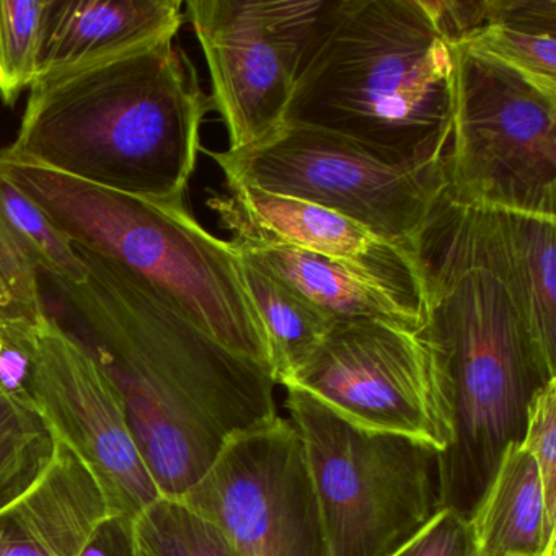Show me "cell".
Listing matches in <instances>:
<instances>
[{
	"label": "cell",
	"instance_id": "44dd1931",
	"mask_svg": "<svg viewBox=\"0 0 556 556\" xmlns=\"http://www.w3.org/2000/svg\"><path fill=\"white\" fill-rule=\"evenodd\" d=\"M54 451L56 435L35 403L0 387V509L37 483Z\"/></svg>",
	"mask_w": 556,
	"mask_h": 556
},
{
	"label": "cell",
	"instance_id": "ac0fdd59",
	"mask_svg": "<svg viewBox=\"0 0 556 556\" xmlns=\"http://www.w3.org/2000/svg\"><path fill=\"white\" fill-rule=\"evenodd\" d=\"M233 245V243H232ZM233 249L250 256L276 278L320 308L331 321L377 320L418 331L422 320L406 311L372 278L338 260L285 247Z\"/></svg>",
	"mask_w": 556,
	"mask_h": 556
},
{
	"label": "cell",
	"instance_id": "9c48e42d",
	"mask_svg": "<svg viewBox=\"0 0 556 556\" xmlns=\"http://www.w3.org/2000/svg\"><path fill=\"white\" fill-rule=\"evenodd\" d=\"M334 0H188L229 151L250 148L285 123L299 74Z\"/></svg>",
	"mask_w": 556,
	"mask_h": 556
},
{
	"label": "cell",
	"instance_id": "277c9868",
	"mask_svg": "<svg viewBox=\"0 0 556 556\" xmlns=\"http://www.w3.org/2000/svg\"><path fill=\"white\" fill-rule=\"evenodd\" d=\"M418 334L434 354L451 403L441 452L444 507L470 519L510 444H522L529 406L556 380L519 305L500 278L419 239Z\"/></svg>",
	"mask_w": 556,
	"mask_h": 556
},
{
	"label": "cell",
	"instance_id": "5b68a950",
	"mask_svg": "<svg viewBox=\"0 0 556 556\" xmlns=\"http://www.w3.org/2000/svg\"><path fill=\"white\" fill-rule=\"evenodd\" d=\"M0 180L34 201L76 249L144 279L207 337L271 372L268 340L239 252L204 229L187 201L129 197L4 152Z\"/></svg>",
	"mask_w": 556,
	"mask_h": 556
},
{
	"label": "cell",
	"instance_id": "30bf717a",
	"mask_svg": "<svg viewBox=\"0 0 556 556\" xmlns=\"http://www.w3.org/2000/svg\"><path fill=\"white\" fill-rule=\"evenodd\" d=\"M367 431L445 451L452 438L447 382L418 331L377 320L334 321L281 383Z\"/></svg>",
	"mask_w": 556,
	"mask_h": 556
},
{
	"label": "cell",
	"instance_id": "83f0119b",
	"mask_svg": "<svg viewBox=\"0 0 556 556\" xmlns=\"http://www.w3.org/2000/svg\"><path fill=\"white\" fill-rule=\"evenodd\" d=\"M83 556H136L135 529L128 517H110L97 530Z\"/></svg>",
	"mask_w": 556,
	"mask_h": 556
},
{
	"label": "cell",
	"instance_id": "4fadbf2b",
	"mask_svg": "<svg viewBox=\"0 0 556 556\" xmlns=\"http://www.w3.org/2000/svg\"><path fill=\"white\" fill-rule=\"evenodd\" d=\"M226 190L224 194L213 193L207 206L220 226L232 233L233 245L285 247L348 263L379 282L422 320L421 281L412 256L317 204L243 184H226Z\"/></svg>",
	"mask_w": 556,
	"mask_h": 556
},
{
	"label": "cell",
	"instance_id": "603a6c76",
	"mask_svg": "<svg viewBox=\"0 0 556 556\" xmlns=\"http://www.w3.org/2000/svg\"><path fill=\"white\" fill-rule=\"evenodd\" d=\"M48 0H0V100L12 106L40 76Z\"/></svg>",
	"mask_w": 556,
	"mask_h": 556
},
{
	"label": "cell",
	"instance_id": "8992f818",
	"mask_svg": "<svg viewBox=\"0 0 556 556\" xmlns=\"http://www.w3.org/2000/svg\"><path fill=\"white\" fill-rule=\"evenodd\" d=\"M286 390L328 556H390L444 507L434 445L357 428L307 393Z\"/></svg>",
	"mask_w": 556,
	"mask_h": 556
},
{
	"label": "cell",
	"instance_id": "5bb4252c",
	"mask_svg": "<svg viewBox=\"0 0 556 556\" xmlns=\"http://www.w3.org/2000/svg\"><path fill=\"white\" fill-rule=\"evenodd\" d=\"M556 219L480 210L439 197L419 239L506 285L549 363L556 364ZM418 239V240H419Z\"/></svg>",
	"mask_w": 556,
	"mask_h": 556
},
{
	"label": "cell",
	"instance_id": "cb8c5ba5",
	"mask_svg": "<svg viewBox=\"0 0 556 556\" xmlns=\"http://www.w3.org/2000/svg\"><path fill=\"white\" fill-rule=\"evenodd\" d=\"M0 207L35 265L48 278L71 285L87 281L89 271L76 247L34 201L5 180H0Z\"/></svg>",
	"mask_w": 556,
	"mask_h": 556
},
{
	"label": "cell",
	"instance_id": "7402d4cb",
	"mask_svg": "<svg viewBox=\"0 0 556 556\" xmlns=\"http://www.w3.org/2000/svg\"><path fill=\"white\" fill-rule=\"evenodd\" d=\"M148 556H236L223 533L177 497L161 496L132 520Z\"/></svg>",
	"mask_w": 556,
	"mask_h": 556
},
{
	"label": "cell",
	"instance_id": "2e32d148",
	"mask_svg": "<svg viewBox=\"0 0 556 556\" xmlns=\"http://www.w3.org/2000/svg\"><path fill=\"white\" fill-rule=\"evenodd\" d=\"M181 0H48L38 80L175 40Z\"/></svg>",
	"mask_w": 556,
	"mask_h": 556
},
{
	"label": "cell",
	"instance_id": "9a60e30c",
	"mask_svg": "<svg viewBox=\"0 0 556 556\" xmlns=\"http://www.w3.org/2000/svg\"><path fill=\"white\" fill-rule=\"evenodd\" d=\"M110 517L115 516L93 475L56 438L48 470L0 509V556H83Z\"/></svg>",
	"mask_w": 556,
	"mask_h": 556
},
{
	"label": "cell",
	"instance_id": "484cf974",
	"mask_svg": "<svg viewBox=\"0 0 556 556\" xmlns=\"http://www.w3.org/2000/svg\"><path fill=\"white\" fill-rule=\"evenodd\" d=\"M522 445L539 468L546 519L556 529V380L543 387L530 403Z\"/></svg>",
	"mask_w": 556,
	"mask_h": 556
},
{
	"label": "cell",
	"instance_id": "e0dca14e",
	"mask_svg": "<svg viewBox=\"0 0 556 556\" xmlns=\"http://www.w3.org/2000/svg\"><path fill=\"white\" fill-rule=\"evenodd\" d=\"M448 45H465L556 93V0H425Z\"/></svg>",
	"mask_w": 556,
	"mask_h": 556
},
{
	"label": "cell",
	"instance_id": "52a82bcc",
	"mask_svg": "<svg viewBox=\"0 0 556 556\" xmlns=\"http://www.w3.org/2000/svg\"><path fill=\"white\" fill-rule=\"evenodd\" d=\"M454 116L442 164L451 203L556 219V93L451 45Z\"/></svg>",
	"mask_w": 556,
	"mask_h": 556
},
{
	"label": "cell",
	"instance_id": "7c38bea8",
	"mask_svg": "<svg viewBox=\"0 0 556 556\" xmlns=\"http://www.w3.org/2000/svg\"><path fill=\"white\" fill-rule=\"evenodd\" d=\"M28 393L53 434L93 475L113 516L135 520L162 496L122 390L87 344L50 314L38 321Z\"/></svg>",
	"mask_w": 556,
	"mask_h": 556
},
{
	"label": "cell",
	"instance_id": "4316f807",
	"mask_svg": "<svg viewBox=\"0 0 556 556\" xmlns=\"http://www.w3.org/2000/svg\"><path fill=\"white\" fill-rule=\"evenodd\" d=\"M390 556H481L470 519L442 507Z\"/></svg>",
	"mask_w": 556,
	"mask_h": 556
},
{
	"label": "cell",
	"instance_id": "d6986e66",
	"mask_svg": "<svg viewBox=\"0 0 556 556\" xmlns=\"http://www.w3.org/2000/svg\"><path fill=\"white\" fill-rule=\"evenodd\" d=\"M470 522L481 556H555L539 468L522 444L506 448Z\"/></svg>",
	"mask_w": 556,
	"mask_h": 556
},
{
	"label": "cell",
	"instance_id": "f1b7e54d",
	"mask_svg": "<svg viewBox=\"0 0 556 556\" xmlns=\"http://www.w3.org/2000/svg\"><path fill=\"white\" fill-rule=\"evenodd\" d=\"M136 539V536H135ZM136 556H148L144 552H142L141 546L138 545V542H136Z\"/></svg>",
	"mask_w": 556,
	"mask_h": 556
},
{
	"label": "cell",
	"instance_id": "3957f363",
	"mask_svg": "<svg viewBox=\"0 0 556 556\" xmlns=\"http://www.w3.org/2000/svg\"><path fill=\"white\" fill-rule=\"evenodd\" d=\"M452 116L454 53L425 0H334L285 123L343 136L390 165L442 170Z\"/></svg>",
	"mask_w": 556,
	"mask_h": 556
},
{
	"label": "cell",
	"instance_id": "d4e9b609",
	"mask_svg": "<svg viewBox=\"0 0 556 556\" xmlns=\"http://www.w3.org/2000/svg\"><path fill=\"white\" fill-rule=\"evenodd\" d=\"M47 314L40 269L0 207V317L38 321Z\"/></svg>",
	"mask_w": 556,
	"mask_h": 556
},
{
	"label": "cell",
	"instance_id": "8fae6325",
	"mask_svg": "<svg viewBox=\"0 0 556 556\" xmlns=\"http://www.w3.org/2000/svg\"><path fill=\"white\" fill-rule=\"evenodd\" d=\"M177 500L210 520L236 556H328L304 442L289 418L233 435Z\"/></svg>",
	"mask_w": 556,
	"mask_h": 556
},
{
	"label": "cell",
	"instance_id": "ba28073f",
	"mask_svg": "<svg viewBox=\"0 0 556 556\" xmlns=\"http://www.w3.org/2000/svg\"><path fill=\"white\" fill-rule=\"evenodd\" d=\"M204 152L219 165L226 184L250 185L333 211L413 260L444 191L442 170L390 165L351 139L305 125L285 123L239 151Z\"/></svg>",
	"mask_w": 556,
	"mask_h": 556
},
{
	"label": "cell",
	"instance_id": "6da1fadb",
	"mask_svg": "<svg viewBox=\"0 0 556 556\" xmlns=\"http://www.w3.org/2000/svg\"><path fill=\"white\" fill-rule=\"evenodd\" d=\"M77 252L87 281L50 279L79 325L80 340L122 390L162 496H181L233 435L278 418V383L268 367L194 327L144 279Z\"/></svg>",
	"mask_w": 556,
	"mask_h": 556
},
{
	"label": "cell",
	"instance_id": "7a4b0ae2",
	"mask_svg": "<svg viewBox=\"0 0 556 556\" xmlns=\"http://www.w3.org/2000/svg\"><path fill=\"white\" fill-rule=\"evenodd\" d=\"M213 112L188 54L165 40L37 80L9 157L149 201H187Z\"/></svg>",
	"mask_w": 556,
	"mask_h": 556
},
{
	"label": "cell",
	"instance_id": "ffe728a7",
	"mask_svg": "<svg viewBox=\"0 0 556 556\" xmlns=\"http://www.w3.org/2000/svg\"><path fill=\"white\" fill-rule=\"evenodd\" d=\"M239 255L247 291L268 340L273 379L282 383L324 340L333 321L255 260Z\"/></svg>",
	"mask_w": 556,
	"mask_h": 556
}]
</instances>
